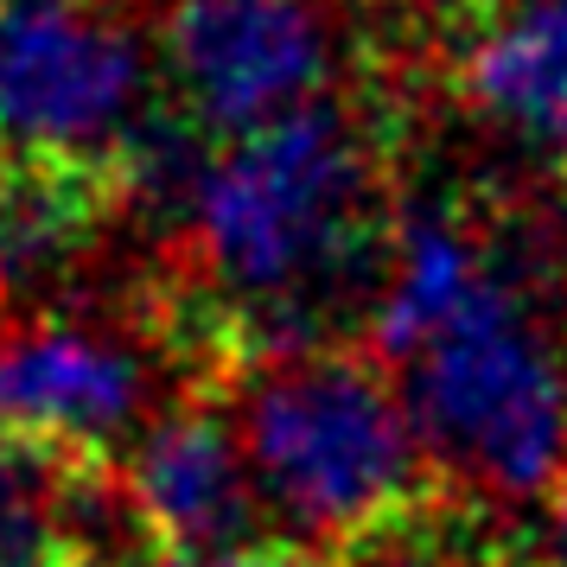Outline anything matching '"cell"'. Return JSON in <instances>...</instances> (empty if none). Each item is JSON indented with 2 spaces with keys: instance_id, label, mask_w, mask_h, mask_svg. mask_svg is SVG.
<instances>
[{
  "instance_id": "cell-1",
  "label": "cell",
  "mask_w": 567,
  "mask_h": 567,
  "mask_svg": "<svg viewBox=\"0 0 567 567\" xmlns=\"http://www.w3.org/2000/svg\"><path fill=\"white\" fill-rule=\"evenodd\" d=\"M173 210L205 287L268 351H307L358 293H377L395 230L377 134L344 103L198 154Z\"/></svg>"
},
{
  "instance_id": "cell-2",
  "label": "cell",
  "mask_w": 567,
  "mask_h": 567,
  "mask_svg": "<svg viewBox=\"0 0 567 567\" xmlns=\"http://www.w3.org/2000/svg\"><path fill=\"white\" fill-rule=\"evenodd\" d=\"M230 421L261 511L293 542L363 548L421 516L434 460L402 383L377 363L332 344L268 351L236 389Z\"/></svg>"
},
{
  "instance_id": "cell-3",
  "label": "cell",
  "mask_w": 567,
  "mask_h": 567,
  "mask_svg": "<svg viewBox=\"0 0 567 567\" xmlns=\"http://www.w3.org/2000/svg\"><path fill=\"white\" fill-rule=\"evenodd\" d=\"M402 370L427 460L472 497L529 504L567 472V338L536 293V261L497 249L491 275Z\"/></svg>"
},
{
  "instance_id": "cell-4",
  "label": "cell",
  "mask_w": 567,
  "mask_h": 567,
  "mask_svg": "<svg viewBox=\"0 0 567 567\" xmlns=\"http://www.w3.org/2000/svg\"><path fill=\"white\" fill-rule=\"evenodd\" d=\"M159 58L109 0H0V147L83 173L154 128Z\"/></svg>"
},
{
  "instance_id": "cell-5",
  "label": "cell",
  "mask_w": 567,
  "mask_h": 567,
  "mask_svg": "<svg viewBox=\"0 0 567 567\" xmlns=\"http://www.w3.org/2000/svg\"><path fill=\"white\" fill-rule=\"evenodd\" d=\"M154 58L192 128L243 141L332 103L344 27L326 0H173Z\"/></svg>"
},
{
  "instance_id": "cell-6",
  "label": "cell",
  "mask_w": 567,
  "mask_h": 567,
  "mask_svg": "<svg viewBox=\"0 0 567 567\" xmlns=\"http://www.w3.org/2000/svg\"><path fill=\"white\" fill-rule=\"evenodd\" d=\"M159 351L103 312H32L0 338V434L52 460L134 446L159 414Z\"/></svg>"
},
{
  "instance_id": "cell-7",
  "label": "cell",
  "mask_w": 567,
  "mask_h": 567,
  "mask_svg": "<svg viewBox=\"0 0 567 567\" xmlns=\"http://www.w3.org/2000/svg\"><path fill=\"white\" fill-rule=\"evenodd\" d=\"M122 504L166 555H224L243 548L261 497L249 478V453L236 421L198 402L166 409L128 446L122 465Z\"/></svg>"
},
{
  "instance_id": "cell-8",
  "label": "cell",
  "mask_w": 567,
  "mask_h": 567,
  "mask_svg": "<svg viewBox=\"0 0 567 567\" xmlns=\"http://www.w3.org/2000/svg\"><path fill=\"white\" fill-rule=\"evenodd\" d=\"M478 128L567 173V0H491L453 52Z\"/></svg>"
},
{
  "instance_id": "cell-9",
  "label": "cell",
  "mask_w": 567,
  "mask_h": 567,
  "mask_svg": "<svg viewBox=\"0 0 567 567\" xmlns=\"http://www.w3.org/2000/svg\"><path fill=\"white\" fill-rule=\"evenodd\" d=\"M103 249V210L83 173L20 166L0 173V293H64Z\"/></svg>"
},
{
  "instance_id": "cell-10",
  "label": "cell",
  "mask_w": 567,
  "mask_h": 567,
  "mask_svg": "<svg viewBox=\"0 0 567 567\" xmlns=\"http://www.w3.org/2000/svg\"><path fill=\"white\" fill-rule=\"evenodd\" d=\"M83 523L90 491L71 478V460L0 434V567H71Z\"/></svg>"
},
{
  "instance_id": "cell-11",
  "label": "cell",
  "mask_w": 567,
  "mask_h": 567,
  "mask_svg": "<svg viewBox=\"0 0 567 567\" xmlns=\"http://www.w3.org/2000/svg\"><path fill=\"white\" fill-rule=\"evenodd\" d=\"M358 567H497V548L472 529H427L421 516H409L402 529L363 542Z\"/></svg>"
},
{
  "instance_id": "cell-12",
  "label": "cell",
  "mask_w": 567,
  "mask_h": 567,
  "mask_svg": "<svg viewBox=\"0 0 567 567\" xmlns=\"http://www.w3.org/2000/svg\"><path fill=\"white\" fill-rule=\"evenodd\" d=\"M147 567H300L293 555L281 548H224V555H166V561H147Z\"/></svg>"
},
{
  "instance_id": "cell-13",
  "label": "cell",
  "mask_w": 567,
  "mask_h": 567,
  "mask_svg": "<svg viewBox=\"0 0 567 567\" xmlns=\"http://www.w3.org/2000/svg\"><path fill=\"white\" fill-rule=\"evenodd\" d=\"M548 542H555V561L567 567V472H561V485L548 491Z\"/></svg>"
}]
</instances>
